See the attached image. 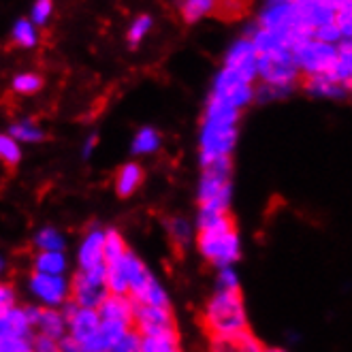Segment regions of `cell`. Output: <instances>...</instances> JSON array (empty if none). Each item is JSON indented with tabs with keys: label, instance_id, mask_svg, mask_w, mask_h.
I'll list each match as a JSON object with an SVG mask.
<instances>
[{
	"label": "cell",
	"instance_id": "cell-1",
	"mask_svg": "<svg viewBox=\"0 0 352 352\" xmlns=\"http://www.w3.org/2000/svg\"><path fill=\"white\" fill-rule=\"evenodd\" d=\"M241 111L224 100L207 96L199 126V164L205 167L214 160L231 158L239 137Z\"/></svg>",
	"mask_w": 352,
	"mask_h": 352
},
{
	"label": "cell",
	"instance_id": "cell-2",
	"mask_svg": "<svg viewBox=\"0 0 352 352\" xmlns=\"http://www.w3.org/2000/svg\"><path fill=\"white\" fill-rule=\"evenodd\" d=\"M203 327L214 342L248 333V312L241 291H214L203 309Z\"/></svg>",
	"mask_w": 352,
	"mask_h": 352
},
{
	"label": "cell",
	"instance_id": "cell-3",
	"mask_svg": "<svg viewBox=\"0 0 352 352\" xmlns=\"http://www.w3.org/2000/svg\"><path fill=\"white\" fill-rule=\"evenodd\" d=\"M233 201V158H220L201 167L197 203L205 212H231Z\"/></svg>",
	"mask_w": 352,
	"mask_h": 352
},
{
	"label": "cell",
	"instance_id": "cell-4",
	"mask_svg": "<svg viewBox=\"0 0 352 352\" xmlns=\"http://www.w3.org/2000/svg\"><path fill=\"white\" fill-rule=\"evenodd\" d=\"M197 250L212 267H235L241 258V237L231 218L220 226L197 233Z\"/></svg>",
	"mask_w": 352,
	"mask_h": 352
},
{
	"label": "cell",
	"instance_id": "cell-5",
	"mask_svg": "<svg viewBox=\"0 0 352 352\" xmlns=\"http://www.w3.org/2000/svg\"><path fill=\"white\" fill-rule=\"evenodd\" d=\"M109 295L107 263L92 269H75L71 276V299L79 307L98 309Z\"/></svg>",
	"mask_w": 352,
	"mask_h": 352
},
{
	"label": "cell",
	"instance_id": "cell-6",
	"mask_svg": "<svg viewBox=\"0 0 352 352\" xmlns=\"http://www.w3.org/2000/svg\"><path fill=\"white\" fill-rule=\"evenodd\" d=\"M26 293L34 299V303L43 307H62L71 299V280L67 276H50L30 272L26 282Z\"/></svg>",
	"mask_w": 352,
	"mask_h": 352
},
{
	"label": "cell",
	"instance_id": "cell-7",
	"mask_svg": "<svg viewBox=\"0 0 352 352\" xmlns=\"http://www.w3.org/2000/svg\"><path fill=\"white\" fill-rule=\"evenodd\" d=\"M210 96L229 102L235 109L243 111L250 102L256 100V84H250V81H245L235 71L222 67L212 81Z\"/></svg>",
	"mask_w": 352,
	"mask_h": 352
},
{
	"label": "cell",
	"instance_id": "cell-8",
	"mask_svg": "<svg viewBox=\"0 0 352 352\" xmlns=\"http://www.w3.org/2000/svg\"><path fill=\"white\" fill-rule=\"evenodd\" d=\"M340 58L338 45H329L322 41L309 38L305 43H301L295 50V62L301 71L303 77H312V75H329L333 71L336 62Z\"/></svg>",
	"mask_w": 352,
	"mask_h": 352
},
{
	"label": "cell",
	"instance_id": "cell-9",
	"mask_svg": "<svg viewBox=\"0 0 352 352\" xmlns=\"http://www.w3.org/2000/svg\"><path fill=\"white\" fill-rule=\"evenodd\" d=\"M258 50L252 38L239 36L224 54V69H231L250 84H258Z\"/></svg>",
	"mask_w": 352,
	"mask_h": 352
},
{
	"label": "cell",
	"instance_id": "cell-10",
	"mask_svg": "<svg viewBox=\"0 0 352 352\" xmlns=\"http://www.w3.org/2000/svg\"><path fill=\"white\" fill-rule=\"evenodd\" d=\"M135 329L141 336H152L177 329V322L171 307L135 303Z\"/></svg>",
	"mask_w": 352,
	"mask_h": 352
},
{
	"label": "cell",
	"instance_id": "cell-11",
	"mask_svg": "<svg viewBox=\"0 0 352 352\" xmlns=\"http://www.w3.org/2000/svg\"><path fill=\"white\" fill-rule=\"evenodd\" d=\"M105 239L107 229H102L98 222L90 224V229L84 233L77 245V269H92L98 265H105Z\"/></svg>",
	"mask_w": 352,
	"mask_h": 352
},
{
	"label": "cell",
	"instance_id": "cell-12",
	"mask_svg": "<svg viewBox=\"0 0 352 352\" xmlns=\"http://www.w3.org/2000/svg\"><path fill=\"white\" fill-rule=\"evenodd\" d=\"M36 329L28 320L24 305H15L0 312V340H32Z\"/></svg>",
	"mask_w": 352,
	"mask_h": 352
},
{
	"label": "cell",
	"instance_id": "cell-13",
	"mask_svg": "<svg viewBox=\"0 0 352 352\" xmlns=\"http://www.w3.org/2000/svg\"><path fill=\"white\" fill-rule=\"evenodd\" d=\"M67 320H69V336L73 340H77L79 344L90 342L100 331V314H98V309L77 307L75 314H71Z\"/></svg>",
	"mask_w": 352,
	"mask_h": 352
},
{
	"label": "cell",
	"instance_id": "cell-14",
	"mask_svg": "<svg viewBox=\"0 0 352 352\" xmlns=\"http://www.w3.org/2000/svg\"><path fill=\"white\" fill-rule=\"evenodd\" d=\"M301 88L305 94L314 98H331V100H342L350 96V88L338 84L336 79H331L329 75H312L301 79Z\"/></svg>",
	"mask_w": 352,
	"mask_h": 352
},
{
	"label": "cell",
	"instance_id": "cell-15",
	"mask_svg": "<svg viewBox=\"0 0 352 352\" xmlns=\"http://www.w3.org/2000/svg\"><path fill=\"white\" fill-rule=\"evenodd\" d=\"M143 179H146V171H143V167L139 162H135V160L124 162L122 167L118 169V173H116V182H113L116 195L120 199L133 197L141 188Z\"/></svg>",
	"mask_w": 352,
	"mask_h": 352
},
{
	"label": "cell",
	"instance_id": "cell-16",
	"mask_svg": "<svg viewBox=\"0 0 352 352\" xmlns=\"http://www.w3.org/2000/svg\"><path fill=\"white\" fill-rule=\"evenodd\" d=\"M100 320H120L135 327V301L131 295H109L98 307Z\"/></svg>",
	"mask_w": 352,
	"mask_h": 352
},
{
	"label": "cell",
	"instance_id": "cell-17",
	"mask_svg": "<svg viewBox=\"0 0 352 352\" xmlns=\"http://www.w3.org/2000/svg\"><path fill=\"white\" fill-rule=\"evenodd\" d=\"M36 333L54 338L58 342L65 336H69V320L65 314H62V309H58V307H43L41 309V316L36 322Z\"/></svg>",
	"mask_w": 352,
	"mask_h": 352
},
{
	"label": "cell",
	"instance_id": "cell-18",
	"mask_svg": "<svg viewBox=\"0 0 352 352\" xmlns=\"http://www.w3.org/2000/svg\"><path fill=\"white\" fill-rule=\"evenodd\" d=\"M7 135H11L17 143H22V146H34V143L47 139L43 126H38L32 118H22V120L11 122L7 126Z\"/></svg>",
	"mask_w": 352,
	"mask_h": 352
},
{
	"label": "cell",
	"instance_id": "cell-19",
	"mask_svg": "<svg viewBox=\"0 0 352 352\" xmlns=\"http://www.w3.org/2000/svg\"><path fill=\"white\" fill-rule=\"evenodd\" d=\"M32 272L50 274V276H67L69 272L67 252H34Z\"/></svg>",
	"mask_w": 352,
	"mask_h": 352
},
{
	"label": "cell",
	"instance_id": "cell-20",
	"mask_svg": "<svg viewBox=\"0 0 352 352\" xmlns=\"http://www.w3.org/2000/svg\"><path fill=\"white\" fill-rule=\"evenodd\" d=\"M141 352H182L179 331L171 329L164 333L141 336Z\"/></svg>",
	"mask_w": 352,
	"mask_h": 352
},
{
	"label": "cell",
	"instance_id": "cell-21",
	"mask_svg": "<svg viewBox=\"0 0 352 352\" xmlns=\"http://www.w3.org/2000/svg\"><path fill=\"white\" fill-rule=\"evenodd\" d=\"M162 137L154 126H141L133 141H131V154L133 156H152L160 150Z\"/></svg>",
	"mask_w": 352,
	"mask_h": 352
},
{
	"label": "cell",
	"instance_id": "cell-22",
	"mask_svg": "<svg viewBox=\"0 0 352 352\" xmlns=\"http://www.w3.org/2000/svg\"><path fill=\"white\" fill-rule=\"evenodd\" d=\"M38 26L32 22L30 17H19L17 22L11 26V43L22 50H34L38 45Z\"/></svg>",
	"mask_w": 352,
	"mask_h": 352
},
{
	"label": "cell",
	"instance_id": "cell-23",
	"mask_svg": "<svg viewBox=\"0 0 352 352\" xmlns=\"http://www.w3.org/2000/svg\"><path fill=\"white\" fill-rule=\"evenodd\" d=\"M34 252H65L67 239L56 226H41L32 237Z\"/></svg>",
	"mask_w": 352,
	"mask_h": 352
},
{
	"label": "cell",
	"instance_id": "cell-24",
	"mask_svg": "<svg viewBox=\"0 0 352 352\" xmlns=\"http://www.w3.org/2000/svg\"><path fill=\"white\" fill-rule=\"evenodd\" d=\"M220 0H179V15L186 24H197L199 19L216 13Z\"/></svg>",
	"mask_w": 352,
	"mask_h": 352
},
{
	"label": "cell",
	"instance_id": "cell-25",
	"mask_svg": "<svg viewBox=\"0 0 352 352\" xmlns=\"http://www.w3.org/2000/svg\"><path fill=\"white\" fill-rule=\"evenodd\" d=\"M167 231H169V239L179 250H186L195 239V226L182 216H173L167 220Z\"/></svg>",
	"mask_w": 352,
	"mask_h": 352
},
{
	"label": "cell",
	"instance_id": "cell-26",
	"mask_svg": "<svg viewBox=\"0 0 352 352\" xmlns=\"http://www.w3.org/2000/svg\"><path fill=\"white\" fill-rule=\"evenodd\" d=\"M11 90L19 96H32V94L43 90V77H41L38 73H32V71L17 73L11 79Z\"/></svg>",
	"mask_w": 352,
	"mask_h": 352
},
{
	"label": "cell",
	"instance_id": "cell-27",
	"mask_svg": "<svg viewBox=\"0 0 352 352\" xmlns=\"http://www.w3.org/2000/svg\"><path fill=\"white\" fill-rule=\"evenodd\" d=\"M154 26V17L150 13H141L137 15L133 22L129 24V30H126V41H129V45L135 50L143 43V38H146L150 34Z\"/></svg>",
	"mask_w": 352,
	"mask_h": 352
},
{
	"label": "cell",
	"instance_id": "cell-28",
	"mask_svg": "<svg viewBox=\"0 0 352 352\" xmlns=\"http://www.w3.org/2000/svg\"><path fill=\"white\" fill-rule=\"evenodd\" d=\"M0 158L7 167H17L22 162V143H17L11 135L3 133L0 135Z\"/></svg>",
	"mask_w": 352,
	"mask_h": 352
},
{
	"label": "cell",
	"instance_id": "cell-29",
	"mask_svg": "<svg viewBox=\"0 0 352 352\" xmlns=\"http://www.w3.org/2000/svg\"><path fill=\"white\" fill-rule=\"evenodd\" d=\"M131 248L124 241L122 233L118 229H107V239H105V263H113L122 258Z\"/></svg>",
	"mask_w": 352,
	"mask_h": 352
},
{
	"label": "cell",
	"instance_id": "cell-30",
	"mask_svg": "<svg viewBox=\"0 0 352 352\" xmlns=\"http://www.w3.org/2000/svg\"><path fill=\"white\" fill-rule=\"evenodd\" d=\"M297 88H284V86H272V84H256V102H272L291 96Z\"/></svg>",
	"mask_w": 352,
	"mask_h": 352
},
{
	"label": "cell",
	"instance_id": "cell-31",
	"mask_svg": "<svg viewBox=\"0 0 352 352\" xmlns=\"http://www.w3.org/2000/svg\"><path fill=\"white\" fill-rule=\"evenodd\" d=\"M52 13H54V0H34L30 7V19L38 28H45L50 24Z\"/></svg>",
	"mask_w": 352,
	"mask_h": 352
},
{
	"label": "cell",
	"instance_id": "cell-32",
	"mask_svg": "<svg viewBox=\"0 0 352 352\" xmlns=\"http://www.w3.org/2000/svg\"><path fill=\"white\" fill-rule=\"evenodd\" d=\"M239 276L235 272V267H224L218 269V276H216V291H241L239 286Z\"/></svg>",
	"mask_w": 352,
	"mask_h": 352
},
{
	"label": "cell",
	"instance_id": "cell-33",
	"mask_svg": "<svg viewBox=\"0 0 352 352\" xmlns=\"http://www.w3.org/2000/svg\"><path fill=\"white\" fill-rule=\"evenodd\" d=\"M109 352H141V333L137 329H131L120 342L111 346Z\"/></svg>",
	"mask_w": 352,
	"mask_h": 352
},
{
	"label": "cell",
	"instance_id": "cell-34",
	"mask_svg": "<svg viewBox=\"0 0 352 352\" xmlns=\"http://www.w3.org/2000/svg\"><path fill=\"white\" fill-rule=\"evenodd\" d=\"M314 38H316V41H322V43H329V45H340L344 36H342V30H340L338 22H333V24L320 26V28L314 32Z\"/></svg>",
	"mask_w": 352,
	"mask_h": 352
},
{
	"label": "cell",
	"instance_id": "cell-35",
	"mask_svg": "<svg viewBox=\"0 0 352 352\" xmlns=\"http://www.w3.org/2000/svg\"><path fill=\"white\" fill-rule=\"evenodd\" d=\"M17 305V291L11 282H3L0 284V312L5 309H11Z\"/></svg>",
	"mask_w": 352,
	"mask_h": 352
},
{
	"label": "cell",
	"instance_id": "cell-36",
	"mask_svg": "<svg viewBox=\"0 0 352 352\" xmlns=\"http://www.w3.org/2000/svg\"><path fill=\"white\" fill-rule=\"evenodd\" d=\"M338 26L344 38L352 41V5H346L338 11Z\"/></svg>",
	"mask_w": 352,
	"mask_h": 352
},
{
	"label": "cell",
	"instance_id": "cell-37",
	"mask_svg": "<svg viewBox=\"0 0 352 352\" xmlns=\"http://www.w3.org/2000/svg\"><path fill=\"white\" fill-rule=\"evenodd\" d=\"M32 348H34V352H62L58 340L47 338V336H41V333H36L32 338Z\"/></svg>",
	"mask_w": 352,
	"mask_h": 352
},
{
	"label": "cell",
	"instance_id": "cell-38",
	"mask_svg": "<svg viewBox=\"0 0 352 352\" xmlns=\"http://www.w3.org/2000/svg\"><path fill=\"white\" fill-rule=\"evenodd\" d=\"M0 352H34L32 340H0Z\"/></svg>",
	"mask_w": 352,
	"mask_h": 352
},
{
	"label": "cell",
	"instance_id": "cell-39",
	"mask_svg": "<svg viewBox=\"0 0 352 352\" xmlns=\"http://www.w3.org/2000/svg\"><path fill=\"white\" fill-rule=\"evenodd\" d=\"M96 146H98V135H96V133H90V135L84 139V143H81V150H79L81 160H90L92 154L96 152Z\"/></svg>",
	"mask_w": 352,
	"mask_h": 352
},
{
	"label": "cell",
	"instance_id": "cell-40",
	"mask_svg": "<svg viewBox=\"0 0 352 352\" xmlns=\"http://www.w3.org/2000/svg\"><path fill=\"white\" fill-rule=\"evenodd\" d=\"M60 350L62 352H81V344L77 340H73L71 336H65L60 340Z\"/></svg>",
	"mask_w": 352,
	"mask_h": 352
},
{
	"label": "cell",
	"instance_id": "cell-41",
	"mask_svg": "<svg viewBox=\"0 0 352 352\" xmlns=\"http://www.w3.org/2000/svg\"><path fill=\"white\" fill-rule=\"evenodd\" d=\"M263 352H288L286 348H278V346H269V348H265Z\"/></svg>",
	"mask_w": 352,
	"mask_h": 352
}]
</instances>
